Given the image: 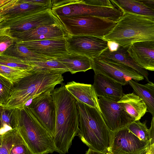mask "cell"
Returning a JSON list of instances; mask_svg holds the SVG:
<instances>
[{
    "label": "cell",
    "instance_id": "cell-1",
    "mask_svg": "<svg viewBox=\"0 0 154 154\" xmlns=\"http://www.w3.org/2000/svg\"><path fill=\"white\" fill-rule=\"evenodd\" d=\"M55 112V152L66 154L79 129L77 100L62 84L51 92Z\"/></svg>",
    "mask_w": 154,
    "mask_h": 154
},
{
    "label": "cell",
    "instance_id": "cell-2",
    "mask_svg": "<svg viewBox=\"0 0 154 154\" xmlns=\"http://www.w3.org/2000/svg\"><path fill=\"white\" fill-rule=\"evenodd\" d=\"M32 70L31 75L14 85L10 97L2 107L22 109L26 103L40 94L52 92L57 85L62 84L64 81L62 74L59 72L32 68Z\"/></svg>",
    "mask_w": 154,
    "mask_h": 154
},
{
    "label": "cell",
    "instance_id": "cell-3",
    "mask_svg": "<svg viewBox=\"0 0 154 154\" xmlns=\"http://www.w3.org/2000/svg\"><path fill=\"white\" fill-rule=\"evenodd\" d=\"M76 103L79 122L77 135L89 148L108 153L114 132L106 125L101 112L84 103L78 101Z\"/></svg>",
    "mask_w": 154,
    "mask_h": 154
},
{
    "label": "cell",
    "instance_id": "cell-4",
    "mask_svg": "<svg viewBox=\"0 0 154 154\" xmlns=\"http://www.w3.org/2000/svg\"><path fill=\"white\" fill-rule=\"evenodd\" d=\"M103 38L125 48L137 42L154 40V20L142 15L124 13Z\"/></svg>",
    "mask_w": 154,
    "mask_h": 154
},
{
    "label": "cell",
    "instance_id": "cell-5",
    "mask_svg": "<svg viewBox=\"0 0 154 154\" xmlns=\"http://www.w3.org/2000/svg\"><path fill=\"white\" fill-rule=\"evenodd\" d=\"M17 128L32 154H48L55 152L54 137L29 106L18 109Z\"/></svg>",
    "mask_w": 154,
    "mask_h": 154
},
{
    "label": "cell",
    "instance_id": "cell-6",
    "mask_svg": "<svg viewBox=\"0 0 154 154\" xmlns=\"http://www.w3.org/2000/svg\"><path fill=\"white\" fill-rule=\"evenodd\" d=\"M62 24L51 8L23 14L0 17V33L23 32L38 26Z\"/></svg>",
    "mask_w": 154,
    "mask_h": 154
},
{
    "label": "cell",
    "instance_id": "cell-7",
    "mask_svg": "<svg viewBox=\"0 0 154 154\" xmlns=\"http://www.w3.org/2000/svg\"><path fill=\"white\" fill-rule=\"evenodd\" d=\"M51 9L59 17L91 16L116 22L124 14L116 6L106 7L92 5L86 4L84 0H52Z\"/></svg>",
    "mask_w": 154,
    "mask_h": 154
},
{
    "label": "cell",
    "instance_id": "cell-8",
    "mask_svg": "<svg viewBox=\"0 0 154 154\" xmlns=\"http://www.w3.org/2000/svg\"><path fill=\"white\" fill-rule=\"evenodd\" d=\"M57 16L68 34L72 35H89L103 38L113 28L117 23L91 16Z\"/></svg>",
    "mask_w": 154,
    "mask_h": 154
},
{
    "label": "cell",
    "instance_id": "cell-9",
    "mask_svg": "<svg viewBox=\"0 0 154 154\" xmlns=\"http://www.w3.org/2000/svg\"><path fill=\"white\" fill-rule=\"evenodd\" d=\"M91 61L95 74L103 75L122 85L131 80L139 81L144 79L133 68L107 58L99 57Z\"/></svg>",
    "mask_w": 154,
    "mask_h": 154
},
{
    "label": "cell",
    "instance_id": "cell-10",
    "mask_svg": "<svg viewBox=\"0 0 154 154\" xmlns=\"http://www.w3.org/2000/svg\"><path fill=\"white\" fill-rule=\"evenodd\" d=\"M68 50L70 53L97 58L109 48V42L103 38L89 35H72L66 38Z\"/></svg>",
    "mask_w": 154,
    "mask_h": 154
},
{
    "label": "cell",
    "instance_id": "cell-11",
    "mask_svg": "<svg viewBox=\"0 0 154 154\" xmlns=\"http://www.w3.org/2000/svg\"><path fill=\"white\" fill-rule=\"evenodd\" d=\"M149 143L140 140L126 127L113 132L106 154H141L149 147Z\"/></svg>",
    "mask_w": 154,
    "mask_h": 154
},
{
    "label": "cell",
    "instance_id": "cell-12",
    "mask_svg": "<svg viewBox=\"0 0 154 154\" xmlns=\"http://www.w3.org/2000/svg\"><path fill=\"white\" fill-rule=\"evenodd\" d=\"M98 100L102 117L112 131L127 127L134 121L118 102L104 97H99Z\"/></svg>",
    "mask_w": 154,
    "mask_h": 154
},
{
    "label": "cell",
    "instance_id": "cell-13",
    "mask_svg": "<svg viewBox=\"0 0 154 154\" xmlns=\"http://www.w3.org/2000/svg\"><path fill=\"white\" fill-rule=\"evenodd\" d=\"M36 114L40 122L54 137L55 128V112L51 92L43 93L26 104Z\"/></svg>",
    "mask_w": 154,
    "mask_h": 154
},
{
    "label": "cell",
    "instance_id": "cell-14",
    "mask_svg": "<svg viewBox=\"0 0 154 154\" xmlns=\"http://www.w3.org/2000/svg\"><path fill=\"white\" fill-rule=\"evenodd\" d=\"M16 42L52 60L63 58L70 54L67 49L66 38Z\"/></svg>",
    "mask_w": 154,
    "mask_h": 154
},
{
    "label": "cell",
    "instance_id": "cell-15",
    "mask_svg": "<svg viewBox=\"0 0 154 154\" xmlns=\"http://www.w3.org/2000/svg\"><path fill=\"white\" fill-rule=\"evenodd\" d=\"M5 34L13 37L16 42L61 39L66 38L69 35L63 24L42 26L25 31Z\"/></svg>",
    "mask_w": 154,
    "mask_h": 154
},
{
    "label": "cell",
    "instance_id": "cell-16",
    "mask_svg": "<svg viewBox=\"0 0 154 154\" xmlns=\"http://www.w3.org/2000/svg\"><path fill=\"white\" fill-rule=\"evenodd\" d=\"M52 0H0V17L51 8Z\"/></svg>",
    "mask_w": 154,
    "mask_h": 154
},
{
    "label": "cell",
    "instance_id": "cell-17",
    "mask_svg": "<svg viewBox=\"0 0 154 154\" xmlns=\"http://www.w3.org/2000/svg\"><path fill=\"white\" fill-rule=\"evenodd\" d=\"M128 51L140 67L154 71V40L134 43L128 47Z\"/></svg>",
    "mask_w": 154,
    "mask_h": 154
},
{
    "label": "cell",
    "instance_id": "cell-18",
    "mask_svg": "<svg viewBox=\"0 0 154 154\" xmlns=\"http://www.w3.org/2000/svg\"><path fill=\"white\" fill-rule=\"evenodd\" d=\"M65 87L77 101L95 108L101 112L98 98L93 85L72 81L67 82Z\"/></svg>",
    "mask_w": 154,
    "mask_h": 154
},
{
    "label": "cell",
    "instance_id": "cell-19",
    "mask_svg": "<svg viewBox=\"0 0 154 154\" xmlns=\"http://www.w3.org/2000/svg\"><path fill=\"white\" fill-rule=\"evenodd\" d=\"M93 85L97 95L118 101L124 95L122 85L100 74H95Z\"/></svg>",
    "mask_w": 154,
    "mask_h": 154
},
{
    "label": "cell",
    "instance_id": "cell-20",
    "mask_svg": "<svg viewBox=\"0 0 154 154\" xmlns=\"http://www.w3.org/2000/svg\"><path fill=\"white\" fill-rule=\"evenodd\" d=\"M128 47L119 45L117 49L111 51L109 48L104 51L100 57L107 58L131 67L141 74L148 82L149 74L147 70L139 66L128 51Z\"/></svg>",
    "mask_w": 154,
    "mask_h": 154
},
{
    "label": "cell",
    "instance_id": "cell-21",
    "mask_svg": "<svg viewBox=\"0 0 154 154\" xmlns=\"http://www.w3.org/2000/svg\"><path fill=\"white\" fill-rule=\"evenodd\" d=\"M118 102L134 121L140 120L148 111L144 102L134 92L124 94Z\"/></svg>",
    "mask_w": 154,
    "mask_h": 154
},
{
    "label": "cell",
    "instance_id": "cell-22",
    "mask_svg": "<svg viewBox=\"0 0 154 154\" xmlns=\"http://www.w3.org/2000/svg\"><path fill=\"white\" fill-rule=\"evenodd\" d=\"M1 54L13 57L26 63L52 60L29 50L16 42Z\"/></svg>",
    "mask_w": 154,
    "mask_h": 154
},
{
    "label": "cell",
    "instance_id": "cell-23",
    "mask_svg": "<svg viewBox=\"0 0 154 154\" xmlns=\"http://www.w3.org/2000/svg\"><path fill=\"white\" fill-rule=\"evenodd\" d=\"M111 2L124 13H131L150 18L154 20V11L140 0H111Z\"/></svg>",
    "mask_w": 154,
    "mask_h": 154
},
{
    "label": "cell",
    "instance_id": "cell-24",
    "mask_svg": "<svg viewBox=\"0 0 154 154\" xmlns=\"http://www.w3.org/2000/svg\"><path fill=\"white\" fill-rule=\"evenodd\" d=\"M57 60L64 64L72 74L80 72H85L92 69L91 59L81 55L70 53Z\"/></svg>",
    "mask_w": 154,
    "mask_h": 154
},
{
    "label": "cell",
    "instance_id": "cell-25",
    "mask_svg": "<svg viewBox=\"0 0 154 154\" xmlns=\"http://www.w3.org/2000/svg\"><path fill=\"white\" fill-rule=\"evenodd\" d=\"M128 84L133 88L135 93L143 100L147 111L154 117V83L149 81L143 85L131 80Z\"/></svg>",
    "mask_w": 154,
    "mask_h": 154
},
{
    "label": "cell",
    "instance_id": "cell-26",
    "mask_svg": "<svg viewBox=\"0 0 154 154\" xmlns=\"http://www.w3.org/2000/svg\"><path fill=\"white\" fill-rule=\"evenodd\" d=\"M0 108V134L17 128L18 109H7Z\"/></svg>",
    "mask_w": 154,
    "mask_h": 154
},
{
    "label": "cell",
    "instance_id": "cell-27",
    "mask_svg": "<svg viewBox=\"0 0 154 154\" xmlns=\"http://www.w3.org/2000/svg\"><path fill=\"white\" fill-rule=\"evenodd\" d=\"M32 68L30 70H23L0 65V75L5 78L14 85L31 75Z\"/></svg>",
    "mask_w": 154,
    "mask_h": 154
},
{
    "label": "cell",
    "instance_id": "cell-28",
    "mask_svg": "<svg viewBox=\"0 0 154 154\" xmlns=\"http://www.w3.org/2000/svg\"><path fill=\"white\" fill-rule=\"evenodd\" d=\"M27 63L32 67L33 69L56 71L62 74L69 72L66 67L57 60L30 62Z\"/></svg>",
    "mask_w": 154,
    "mask_h": 154
},
{
    "label": "cell",
    "instance_id": "cell-29",
    "mask_svg": "<svg viewBox=\"0 0 154 154\" xmlns=\"http://www.w3.org/2000/svg\"><path fill=\"white\" fill-rule=\"evenodd\" d=\"M20 136L17 128L0 134V154H9L11 149Z\"/></svg>",
    "mask_w": 154,
    "mask_h": 154
},
{
    "label": "cell",
    "instance_id": "cell-30",
    "mask_svg": "<svg viewBox=\"0 0 154 154\" xmlns=\"http://www.w3.org/2000/svg\"><path fill=\"white\" fill-rule=\"evenodd\" d=\"M146 122H141L140 120L134 121L127 126L128 130L140 140L149 142L150 140L149 129L146 125Z\"/></svg>",
    "mask_w": 154,
    "mask_h": 154
},
{
    "label": "cell",
    "instance_id": "cell-31",
    "mask_svg": "<svg viewBox=\"0 0 154 154\" xmlns=\"http://www.w3.org/2000/svg\"><path fill=\"white\" fill-rule=\"evenodd\" d=\"M0 65L23 70H30L32 68L27 63L3 54H0Z\"/></svg>",
    "mask_w": 154,
    "mask_h": 154
},
{
    "label": "cell",
    "instance_id": "cell-32",
    "mask_svg": "<svg viewBox=\"0 0 154 154\" xmlns=\"http://www.w3.org/2000/svg\"><path fill=\"white\" fill-rule=\"evenodd\" d=\"M0 106L7 103L10 97L14 84L3 77L0 75Z\"/></svg>",
    "mask_w": 154,
    "mask_h": 154
},
{
    "label": "cell",
    "instance_id": "cell-33",
    "mask_svg": "<svg viewBox=\"0 0 154 154\" xmlns=\"http://www.w3.org/2000/svg\"><path fill=\"white\" fill-rule=\"evenodd\" d=\"M9 154H32L20 135L11 149Z\"/></svg>",
    "mask_w": 154,
    "mask_h": 154
},
{
    "label": "cell",
    "instance_id": "cell-34",
    "mask_svg": "<svg viewBox=\"0 0 154 154\" xmlns=\"http://www.w3.org/2000/svg\"><path fill=\"white\" fill-rule=\"evenodd\" d=\"M0 54L17 42L13 37L5 34H0Z\"/></svg>",
    "mask_w": 154,
    "mask_h": 154
},
{
    "label": "cell",
    "instance_id": "cell-35",
    "mask_svg": "<svg viewBox=\"0 0 154 154\" xmlns=\"http://www.w3.org/2000/svg\"><path fill=\"white\" fill-rule=\"evenodd\" d=\"M87 4L98 6L113 7L115 6L111 0H84Z\"/></svg>",
    "mask_w": 154,
    "mask_h": 154
},
{
    "label": "cell",
    "instance_id": "cell-36",
    "mask_svg": "<svg viewBox=\"0 0 154 154\" xmlns=\"http://www.w3.org/2000/svg\"><path fill=\"white\" fill-rule=\"evenodd\" d=\"M150 140L149 143L153 145L154 152V117H152L150 128L149 129Z\"/></svg>",
    "mask_w": 154,
    "mask_h": 154
},
{
    "label": "cell",
    "instance_id": "cell-37",
    "mask_svg": "<svg viewBox=\"0 0 154 154\" xmlns=\"http://www.w3.org/2000/svg\"><path fill=\"white\" fill-rule=\"evenodd\" d=\"M147 7L154 11V0H140Z\"/></svg>",
    "mask_w": 154,
    "mask_h": 154
},
{
    "label": "cell",
    "instance_id": "cell-38",
    "mask_svg": "<svg viewBox=\"0 0 154 154\" xmlns=\"http://www.w3.org/2000/svg\"><path fill=\"white\" fill-rule=\"evenodd\" d=\"M109 49L111 51L116 50L117 48L119 45L116 43L109 42Z\"/></svg>",
    "mask_w": 154,
    "mask_h": 154
},
{
    "label": "cell",
    "instance_id": "cell-39",
    "mask_svg": "<svg viewBox=\"0 0 154 154\" xmlns=\"http://www.w3.org/2000/svg\"><path fill=\"white\" fill-rule=\"evenodd\" d=\"M85 154H106L103 152L97 151L90 148L87 150Z\"/></svg>",
    "mask_w": 154,
    "mask_h": 154
}]
</instances>
